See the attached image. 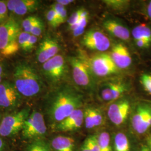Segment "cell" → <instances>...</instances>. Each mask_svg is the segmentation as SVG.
<instances>
[{
	"instance_id": "6da1fadb",
	"label": "cell",
	"mask_w": 151,
	"mask_h": 151,
	"mask_svg": "<svg viewBox=\"0 0 151 151\" xmlns=\"http://www.w3.org/2000/svg\"><path fill=\"white\" fill-rule=\"evenodd\" d=\"M81 93L69 86L62 87L54 92L49 102L47 112L54 123H60L67 118L82 105Z\"/></svg>"
},
{
	"instance_id": "7a4b0ae2",
	"label": "cell",
	"mask_w": 151,
	"mask_h": 151,
	"mask_svg": "<svg viewBox=\"0 0 151 151\" xmlns=\"http://www.w3.org/2000/svg\"><path fill=\"white\" fill-rule=\"evenodd\" d=\"M14 78L17 91L25 97L37 95L43 88L40 77L35 70L27 63H20L16 65Z\"/></svg>"
},
{
	"instance_id": "3957f363",
	"label": "cell",
	"mask_w": 151,
	"mask_h": 151,
	"mask_svg": "<svg viewBox=\"0 0 151 151\" xmlns=\"http://www.w3.org/2000/svg\"><path fill=\"white\" fill-rule=\"evenodd\" d=\"M20 27L14 19H10L0 26V53L5 57L16 54L20 48L18 37Z\"/></svg>"
},
{
	"instance_id": "277c9868",
	"label": "cell",
	"mask_w": 151,
	"mask_h": 151,
	"mask_svg": "<svg viewBox=\"0 0 151 151\" xmlns=\"http://www.w3.org/2000/svg\"><path fill=\"white\" fill-rule=\"evenodd\" d=\"M30 113V109L26 108L5 116L0 124V135L5 137H11L22 131Z\"/></svg>"
},
{
	"instance_id": "5b68a950",
	"label": "cell",
	"mask_w": 151,
	"mask_h": 151,
	"mask_svg": "<svg viewBox=\"0 0 151 151\" xmlns=\"http://www.w3.org/2000/svg\"><path fill=\"white\" fill-rule=\"evenodd\" d=\"M72 68L73 80L79 86L91 88L93 87V80L92 76L90 66L85 60L80 57H72L69 59Z\"/></svg>"
},
{
	"instance_id": "8992f818",
	"label": "cell",
	"mask_w": 151,
	"mask_h": 151,
	"mask_svg": "<svg viewBox=\"0 0 151 151\" xmlns=\"http://www.w3.org/2000/svg\"><path fill=\"white\" fill-rule=\"evenodd\" d=\"M42 70L48 80L53 83H58L62 80L67 71L64 57L60 54L54 56L44 63Z\"/></svg>"
},
{
	"instance_id": "52a82bcc",
	"label": "cell",
	"mask_w": 151,
	"mask_h": 151,
	"mask_svg": "<svg viewBox=\"0 0 151 151\" xmlns=\"http://www.w3.org/2000/svg\"><path fill=\"white\" fill-rule=\"evenodd\" d=\"M132 126L138 134H143L151 128V104L137 105L132 117Z\"/></svg>"
},
{
	"instance_id": "ba28073f",
	"label": "cell",
	"mask_w": 151,
	"mask_h": 151,
	"mask_svg": "<svg viewBox=\"0 0 151 151\" xmlns=\"http://www.w3.org/2000/svg\"><path fill=\"white\" fill-rule=\"evenodd\" d=\"M22 135L27 139H32L43 136L47 132V127L42 114L32 111L25 122Z\"/></svg>"
},
{
	"instance_id": "9c48e42d",
	"label": "cell",
	"mask_w": 151,
	"mask_h": 151,
	"mask_svg": "<svg viewBox=\"0 0 151 151\" xmlns=\"http://www.w3.org/2000/svg\"><path fill=\"white\" fill-rule=\"evenodd\" d=\"M90 66L92 73L99 77L116 74L119 72V68L114 63L110 55L106 53H100L93 57Z\"/></svg>"
},
{
	"instance_id": "30bf717a",
	"label": "cell",
	"mask_w": 151,
	"mask_h": 151,
	"mask_svg": "<svg viewBox=\"0 0 151 151\" xmlns=\"http://www.w3.org/2000/svg\"><path fill=\"white\" fill-rule=\"evenodd\" d=\"M82 44L87 48L99 52H105L110 47L111 42L102 32L95 29L87 31L83 35Z\"/></svg>"
},
{
	"instance_id": "8fae6325",
	"label": "cell",
	"mask_w": 151,
	"mask_h": 151,
	"mask_svg": "<svg viewBox=\"0 0 151 151\" xmlns=\"http://www.w3.org/2000/svg\"><path fill=\"white\" fill-rule=\"evenodd\" d=\"M21 94L17 91L14 83L5 81L0 83V106L14 108L20 103Z\"/></svg>"
},
{
	"instance_id": "7c38bea8",
	"label": "cell",
	"mask_w": 151,
	"mask_h": 151,
	"mask_svg": "<svg viewBox=\"0 0 151 151\" xmlns=\"http://www.w3.org/2000/svg\"><path fill=\"white\" fill-rule=\"evenodd\" d=\"M129 101L122 99L111 104L108 109V115L110 120L116 126L121 125L128 118L129 114Z\"/></svg>"
},
{
	"instance_id": "4fadbf2b",
	"label": "cell",
	"mask_w": 151,
	"mask_h": 151,
	"mask_svg": "<svg viewBox=\"0 0 151 151\" xmlns=\"http://www.w3.org/2000/svg\"><path fill=\"white\" fill-rule=\"evenodd\" d=\"M60 49L58 42L54 38L47 36L44 38L39 45L36 53L37 60L40 63L43 64L57 55Z\"/></svg>"
},
{
	"instance_id": "5bb4252c",
	"label": "cell",
	"mask_w": 151,
	"mask_h": 151,
	"mask_svg": "<svg viewBox=\"0 0 151 151\" xmlns=\"http://www.w3.org/2000/svg\"><path fill=\"white\" fill-rule=\"evenodd\" d=\"M101 96L104 100L115 101L121 97L127 90L128 87L122 81H109L101 87Z\"/></svg>"
},
{
	"instance_id": "9a60e30c",
	"label": "cell",
	"mask_w": 151,
	"mask_h": 151,
	"mask_svg": "<svg viewBox=\"0 0 151 151\" xmlns=\"http://www.w3.org/2000/svg\"><path fill=\"white\" fill-rule=\"evenodd\" d=\"M114 63L119 69H125L132 63V58L128 48L123 43L115 44L110 55Z\"/></svg>"
},
{
	"instance_id": "2e32d148",
	"label": "cell",
	"mask_w": 151,
	"mask_h": 151,
	"mask_svg": "<svg viewBox=\"0 0 151 151\" xmlns=\"http://www.w3.org/2000/svg\"><path fill=\"white\" fill-rule=\"evenodd\" d=\"M132 35L137 48L146 50L151 47V27L146 24H141L133 28Z\"/></svg>"
},
{
	"instance_id": "e0dca14e",
	"label": "cell",
	"mask_w": 151,
	"mask_h": 151,
	"mask_svg": "<svg viewBox=\"0 0 151 151\" xmlns=\"http://www.w3.org/2000/svg\"><path fill=\"white\" fill-rule=\"evenodd\" d=\"M6 5L7 9L17 15H24L38 10L40 1L37 0H9Z\"/></svg>"
},
{
	"instance_id": "ac0fdd59",
	"label": "cell",
	"mask_w": 151,
	"mask_h": 151,
	"mask_svg": "<svg viewBox=\"0 0 151 151\" xmlns=\"http://www.w3.org/2000/svg\"><path fill=\"white\" fill-rule=\"evenodd\" d=\"M84 113L80 109L73 111L67 118L56 125L55 129L60 132H70L81 128L84 121Z\"/></svg>"
},
{
	"instance_id": "d6986e66",
	"label": "cell",
	"mask_w": 151,
	"mask_h": 151,
	"mask_svg": "<svg viewBox=\"0 0 151 151\" xmlns=\"http://www.w3.org/2000/svg\"><path fill=\"white\" fill-rule=\"evenodd\" d=\"M104 27L116 38L123 41L129 40V30L123 24L114 20L108 19L105 20L103 24Z\"/></svg>"
},
{
	"instance_id": "ffe728a7",
	"label": "cell",
	"mask_w": 151,
	"mask_h": 151,
	"mask_svg": "<svg viewBox=\"0 0 151 151\" xmlns=\"http://www.w3.org/2000/svg\"><path fill=\"white\" fill-rule=\"evenodd\" d=\"M54 151H74L75 140L69 137L60 135L52 141Z\"/></svg>"
},
{
	"instance_id": "44dd1931",
	"label": "cell",
	"mask_w": 151,
	"mask_h": 151,
	"mask_svg": "<svg viewBox=\"0 0 151 151\" xmlns=\"http://www.w3.org/2000/svg\"><path fill=\"white\" fill-rule=\"evenodd\" d=\"M114 148L115 151H130V145L129 141L123 133H119L115 136Z\"/></svg>"
},
{
	"instance_id": "7402d4cb",
	"label": "cell",
	"mask_w": 151,
	"mask_h": 151,
	"mask_svg": "<svg viewBox=\"0 0 151 151\" xmlns=\"http://www.w3.org/2000/svg\"><path fill=\"white\" fill-rule=\"evenodd\" d=\"M88 21V13L84 9H82L81 18L75 28L72 30L75 37L81 36L83 33Z\"/></svg>"
},
{
	"instance_id": "603a6c76",
	"label": "cell",
	"mask_w": 151,
	"mask_h": 151,
	"mask_svg": "<svg viewBox=\"0 0 151 151\" xmlns=\"http://www.w3.org/2000/svg\"><path fill=\"white\" fill-rule=\"evenodd\" d=\"M100 151H111L110 137L109 134L104 132L97 137Z\"/></svg>"
},
{
	"instance_id": "cb8c5ba5",
	"label": "cell",
	"mask_w": 151,
	"mask_h": 151,
	"mask_svg": "<svg viewBox=\"0 0 151 151\" xmlns=\"http://www.w3.org/2000/svg\"><path fill=\"white\" fill-rule=\"evenodd\" d=\"M38 17L35 16H29L25 19L22 23V26L25 32L30 34L33 26L38 20Z\"/></svg>"
},
{
	"instance_id": "d4e9b609",
	"label": "cell",
	"mask_w": 151,
	"mask_h": 151,
	"mask_svg": "<svg viewBox=\"0 0 151 151\" xmlns=\"http://www.w3.org/2000/svg\"><path fill=\"white\" fill-rule=\"evenodd\" d=\"M140 81L144 90L151 95V74H142L140 76Z\"/></svg>"
},
{
	"instance_id": "484cf974",
	"label": "cell",
	"mask_w": 151,
	"mask_h": 151,
	"mask_svg": "<svg viewBox=\"0 0 151 151\" xmlns=\"http://www.w3.org/2000/svg\"><path fill=\"white\" fill-rule=\"evenodd\" d=\"M81 12L82 9L78 10L74 12L71 15L70 18L68 19V26L71 30H72L77 24L81 18Z\"/></svg>"
},
{
	"instance_id": "4316f807",
	"label": "cell",
	"mask_w": 151,
	"mask_h": 151,
	"mask_svg": "<svg viewBox=\"0 0 151 151\" xmlns=\"http://www.w3.org/2000/svg\"><path fill=\"white\" fill-rule=\"evenodd\" d=\"M46 17H47V21L48 22L49 24L52 27H55L60 25L58 22V16L54 11V10L52 9V8H50V9L47 12Z\"/></svg>"
},
{
	"instance_id": "83f0119b",
	"label": "cell",
	"mask_w": 151,
	"mask_h": 151,
	"mask_svg": "<svg viewBox=\"0 0 151 151\" xmlns=\"http://www.w3.org/2000/svg\"><path fill=\"white\" fill-rule=\"evenodd\" d=\"M104 2L109 7H111L114 9H121L126 7L129 1H121V0H108L104 1Z\"/></svg>"
},
{
	"instance_id": "f1b7e54d",
	"label": "cell",
	"mask_w": 151,
	"mask_h": 151,
	"mask_svg": "<svg viewBox=\"0 0 151 151\" xmlns=\"http://www.w3.org/2000/svg\"><path fill=\"white\" fill-rule=\"evenodd\" d=\"M86 140L89 151H100L97 136H90Z\"/></svg>"
},
{
	"instance_id": "f546056e",
	"label": "cell",
	"mask_w": 151,
	"mask_h": 151,
	"mask_svg": "<svg viewBox=\"0 0 151 151\" xmlns=\"http://www.w3.org/2000/svg\"><path fill=\"white\" fill-rule=\"evenodd\" d=\"M84 122L85 123V126L86 128L88 129H92L95 127L94 125V122L92 116L91 109V108L87 109L84 113Z\"/></svg>"
},
{
	"instance_id": "4dcf8cb0",
	"label": "cell",
	"mask_w": 151,
	"mask_h": 151,
	"mask_svg": "<svg viewBox=\"0 0 151 151\" xmlns=\"http://www.w3.org/2000/svg\"><path fill=\"white\" fill-rule=\"evenodd\" d=\"M43 29V22L40 18H38V20L32 27V29L30 32V34L38 37L42 34Z\"/></svg>"
},
{
	"instance_id": "1f68e13d",
	"label": "cell",
	"mask_w": 151,
	"mask_h": 151,
	"mask_svg": "<svg viewBox=\"0 0 151 151\" xmlns=\"http://www.w3.org/2000/svg\"><path fill=\"white\" fill-rule=\"evenodd\" d=\"M91 109L92 116L94 122L95 127H99L103 124V117L102 114L99 110L91 108Z\"/></svg>"
},
{
	"instance_id": "d6a6232c",
	"label": "cell",
	"mask_w": 151,
	"mask_h": 151,
	"mask_svg": "<svg viewBox=\"0 0 151 151\" xmlns=\"http://www.w3.org/2000/svg\"><path fill=\"white\" fill-rule=\"evenodd\" d=\"M30 36H31V34L28 32H24L20 33L17 39L20 48L22 49L23 50L25 49L27 42L30 38Z\"/></svg>"
},
{
	"instance_id": "836d02e7",
	"label": "cell",
	"mask_w": 151,
	"mask_h": 151,
	"mask_svg": "<svg viewBox=\"0 0 151 151\" xmlns=\"http://www.w3.org/2000/svg\"><path fill=\"white\" fill-rule=\"evenodd\" d=\"M26 151H49L47 146L40 141H37L27 147Z\"/></svg>"
},
{
	"instance_id": "e575fe53",
	"label": "cell",
	"mask_w": 151,
	"mask_h": 151,
	"mask_svg": "<svg viewBox=\"0 0 151 151\" xmlns=\"http://www.w3.org/2000/svg\"><path fill=\"white\" fill-rule=\"evenodd\" d=\"M7 12L6 3L3 1H0V24L5 22L7 18Z\"/></svg>"
},
{
	"instance_id": "d590c367",
	"label": "cell",
	"mask_w": 151,
	"mask_h": 151,
	"mask_svg": "<svg viewBox=\"0 0 151 151\" xmlns=\"http://www.w3.org/2000/svg\"><path fill=\"white\" fill-rule=\"evenodd\" d=\"M37 40H38V38L37 37L31 35L30 38L29 39L27 44V46L24 50H25V51L31 50L34 48L35 44L37 43Z\"/></svg>"
},
{
	"instance_id": "8d00e7d4",
	"label": "cell",
	"mask_w": 151,
	"mask_h": 151,
	"mask_svg": "<svg viewBox=\"0 0 151 151\" xmlns=\"http://www.w3.org/2000/svg\"><path fill=\"white\" fill-rule=\"evenodd\" d=\"M58 18L60 25L66 22L67 18V11L65 9L58 16Z\"/></svg>"
},
{
	"instance_id": "74e56055",
	"label": "cell",
	"mask_w": 151,
	"mask_h": 151,
	"mask_svg": "<svg viewBox=\"0 0 151 151\" xmlns=\"http://www.w3.org/2000/svg\"><path fill=\"white\" fill-rule=\"evenodd\" d=\"M73 2H74V1H73V0H58V1H56L57 3L60 4L61 5L63 6L70 5V4L73 3Z\"/></svg>"
},
{
	"instance_id": "f35d334b",
	"label": "cell",
	"mask_w": 151,
	"mask_h": 151,
	"mask_svg": "<svg viewBox=\"0 0 151 151\" xmlns=\"http://www.w3.org/2000/svg\"><path fill=\"white\" fill-rule=\"evenodd\" d=\"M146 12H147V16H148V17L151 19V1H150L148 5L147 6V9H146Z\"/></svg>"
},
{
	"instance_id": "ab89813d",
	"label": "cell",
	"mask_w": 151,
	"mask_h": 151,
	"mask_svg": "<svg viewBox=\"0 0 151 151\" xmlns=\"http://www.w3.org/2000/svg\"><path fill=\"white\" fill-rule=\"evenodd\" d=\"M81 151H89V149H88V147L86 140L85 141L84 143L83 144V145L82 146Z\"/></svg>"
},
{
	"instance_id": "60d3db41",
	"label": "cell",
	"mask_w": 151,
	"mask_h": 151,
	"mask_svg": "<svg viewBox=\"0 0 151 151\" xmlns=\"http://www.w3.org/2000/svg\"><path fill=\"white\" fill-rule=\"evenodd\" d=\"M5 148V143L4 140L0 138V151H3Z\"/></svg>"
},
{
	"instance_id": "b9f144b4",
	"label": "cell",
	"mask_w": 151,
	"mask_h": 151,
	"mask_svg": "<svg viewBox=\"0 0 151 151\" xmlns=\"http://www.w3.org/2000/svg\"><path fill=\"white\" fill-rule=\"evenodd\" d=\"M147 146L151 151V135L148 137L147 139Z\"/></svg>"
},
{
	"instance_id": "7bdbcfd3",
	"label": "cell",
	"mask_w": 151,
	"mask_h": 151,
	"mask_svg": "<svg viewBox=\"0 0 151 151\" xmlns=\"http://www.w3.org/2000/svg\"><path fill=\"white\" fill-rule=\"evenodd\" d=\"M140 151H151L147 145H143L141 147Z\"/></svg>"
},
{
	"instance_id": "ee69618b",
	"label": "cell",
	"mask_w": 151,
	"mask_h": 151,
	"mask_svg": "<svg viewBox=\"0 0 151 151\" xmlns=\"http://www.w3.org/2000/svg\"><path fill=\"white\" fill-rule=\"evenodd\" d=\"M2 75H3V67L2 65L0 64V76H2Z\"/></svg>"
},
{
	"instance_id": "f6af8a7d",
	"label": "cell",
	"mask_w": 151,
	"mask_h": 151,
	"mask_svg": "<svg viewBox=\"0 0 151 151\" xmlns=\"http://www.w3.org/2000/svg\"><path fill=\"white\" fill-rule=\"evenodd\" d=\"M2 76H0V83H1V82H2Z\"/></svg>"
},
{
	"instance_id": "bcb514c9",
	"label": "cell",
	"mask_w": 151,
	"mask_h": 151,
	"mask_svg": "<svg viewBox=\"0 0 151 151\" xmlns=\"http://www.w3.org/2000/svg\"><path fill=\"white\" fill-rule=\"evenodd\" d=\"M1 115H0V124H1Z\"/></svg>"
}]
</instances>
